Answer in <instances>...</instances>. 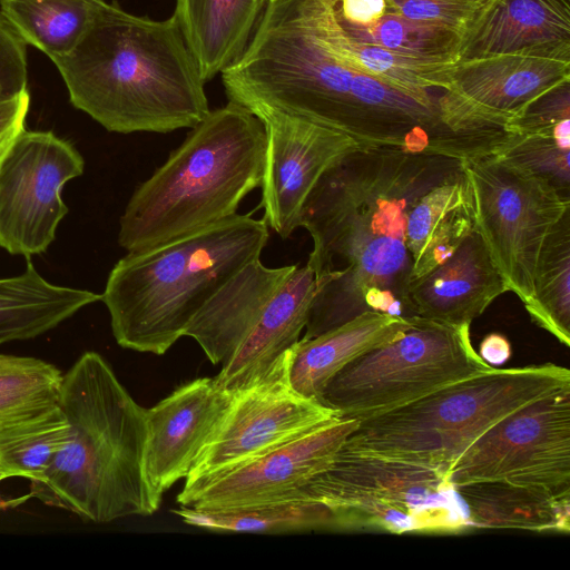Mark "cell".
Masks as SVG:
<instances>
[{
  "label": "cell",
  "instance_id": "6da1fadb",
  "mask_svg": "<svg viewBox=\"0 0 570 570\" xmlns=\"http://www.w3.org/2000/svg\"><path fill=\"white\" fill-rule=\"evenodd\" d=\"M462 167L451 156L366 145L322 175L299 217L317 285L303 340L366 312L417 317L411 285L436 267L428 193Z\"/></svg>",
  "mask_w": 570,
  "mask_h": 570
},
{
  "label": "cell",
  "instance_id": "7a4b0ae2",
  "mask_svg": "<svg viewBox=\"0 0 570 570\" xmlns=\"http://www.w3.org/2000/svg\"><path fill=\"white\" fill-rule=\"evenodd\" d=\"M222 79L228 99L249 111L301 117L363 145L460 159L482 151L444 117L443 92L417 98L351 68L317 38L297 0L266 3L247 48Z\"/></svg>",
  "mask_w": 570,
  "mask_h": 570
},
{
  "label": "cell",
  "instance_id": "3957f363",
  "mask_svg": "<svg viewBox=\"0 0 570 570\" xmlns=\"http://www.w3.org/2000/svg\"><path fill=\"white\" fill-rule=\"evenodd\" d=\"M70 102L118 134L193 128L209 111L175 17L153 20L106 2L78 45L52 61Z\"/></svg>",
  "mask_w": 570,
  "mask_h": 570
},
{
  "label": "cell",
  "instance_id": "277c9868",
  "mask_svg": "<svg viewBox=\"0 0 570 570\" xmlns=\"http://www.w3.org/2000/svg\"><path fill=\"white\" fill-rule=\"evenodd\" d=\"M58 405L69 436L31 481V497L96 523L156 512L161 498L144 468L146 409L99 353L85 352L63 374Z\"/></svg>",
  "mask_w": 570,
  "mask_h": 570
},
{
  "label": "cell",
  "instance_id": "5b68a950",
  "mask_svg": "<svg viewBox=\"0 0 570 570\" xmlns=\"http://www.w3.org/2000/svg\"><path fill=\"white\" fill-rule=\"evenodd\" d=\"M167 160L141 183L119 220L127 253L187 236L237 214L261 187L266 150L262 120L234 101L209 110Z\"/></svg>",
  "mask_w": 570,
  "mask_h": 570
},
{
  "label": "cell",
  "instance_id": "8992f818",
  "mask_svg": "<svg viewBox=\"0 0 570 570\" xmlns=\"http://www.w3.org/2000/svg\"><path fill=\"white\" fill-rule=\"evenodd\" d=\"M254 212L166 244L128 253L110 271L101 301L124 348L165 354L238 269L259 258L269 237Z\"/></svg>",
  "mask_w": 570,
  "mask_h": 570
},
{
  "label": "cell",
  "instance_id": "52a82bcc",
  "mask_svg": "<svg viewBox=\"0 0 570 570\" xmlns=\"http://www.w3.org/2000/svg\"><path fill=\"white\" fill-rule=\"evenodd\" d=\"M564 387L570 371L556 364L492 367L360 420L341 449L446 472L497 421Z\"/></svg>",
  "mask_w": 570,
  "mask_h": 570
},
{
  "label": "cell",
  "instance_id": "ba28073f",
  "mask_svg": "<svg viewBox=\"0 0 570 570\" xmlns=\"http://www.w3.org/2000/svg\"><path fill=\"white\" fill-rule=\"evenodd\" d=\"M299 499L327 505L337 530L403 534L472 528L443 470L342 449L303 487Z\"/></svg>",
  "mask_w": 570,
  "mask_h": 570
},
{
  "label": "cell",
  "instance_id": "9c48e42d",
  "mask_svg": "<svg viewBox=\"0 0 570 570\" xmlns=\"http://www.w3.org/2000/svg\"><path fill=\"white\" fill-rule=\"evenodd\" d=\"M326 48L351 68L422 99L443 88L465 38L409 19L394 0H297Z\"/></svg>",
  "mask_w": 570,
  "mask_h": 570
},
{
  "label": "cell",
  "instance_id": "30bf717a",
  "mask_svg": "<svg viewBox=\"0 0 570 570\" xmlns=\"http://www.w3.org/2000/svg\"><path fill=\"white\" fill-rule=\"evenodd\" d=\"M492 367L473 348L469 324L414 317L399 336L338 371L318 402L340 419L360 421Z\"/></svg>",
  "mask_w": 570,
  "mask_h": 570
},
{
  "label": "cell",
  "instance_id": "8fae6325",
  "mask_svg": "<svg viewBox=\"0 0 570 570\" xmlns=\"http://www.w3.org/2000/svg\"><path fill=\"white\" fill-rule=\"evenodd\" d=\"M472 186L475 223L508 291L527 304L551 228L570 209L544 179L493 154L463 159Z\"/></svg>",
  "mask_w": 570,
  "mask_h": 570
},
{
  "label": "cell",
  "instance_id": "7c38bea8",
  "mask_svg": "<svg viewBox=\"0 0 570 570\" xmlns=\"http://www.w3.org/2000/svg\"><path fill=\"white\" fill-rule=\"evenodd\" d=\"M292 350L232 400L199 451L177 498L340 417L289 381Z\"/></svg>",
  "mask_w": 570,
  "mask_h": 570
},
{
  "label": "cell",
  "instance_id": "4fadbf2b",
  "mask_svg": "<svg viewBox=\"0 0 570 570\" xmlns=\"http://www.w3.org/2000/svg\"><path fill=\"white\" fill-rule=\"evenodd\" d=\"M454 485L507 481L570 494V387L507 414L450 465Z\"/></svg>",
  "mask_w": 570,
  "mask_h": 570
},
{
  "label": "cell",
  "instance_id": "5bb4252c",
  "mask_svg": "<svg viewBox=\"0 0 570 570\" xmlns=\"http://www.w3.org/2000/svg\"><path fill=\"white\" fill-rule=\"evenodd\" d=\"M83 168L69 141L24 129L0 164V246L26 257L46 252L68 212L61 190Z\"/></svg>",
  "mask_w": 570,
  "mask_h": 570
},
{
  "label": "cell",
  "instance_id": "9a60e30c",
  "mask_svg": "<svg viewBox=\"0 0 570 570\" xmlns=\"http://www.w3.org/2000/svg\"><path fill=\"white\" fill-rule=\"evenodd\" d=\"M250 112L262 120L266 132L259 204L263 218L286 239L299 227L305 199L322 175L366 145L301 117L264 108Z\"/></svg>",
  "mask_w": 570,
  "mask_h": 570
},
{
  "label": "cell",
  "instance_id": "2e32d148",
  "mask_svg": "<svg viewBox=\"0 0 570 570\" xmlns=\"http://www.w3.org/2000/svg\"><path fill=\"white\" fill-rule=\"evenodd\" d=\"M358 422L333 421L215 478L177 502L200 510H237L301 500L303 487L332 462Z\"/></svg>",
  "mask_w": 570,
  "mask_h": 570
},
{
  "label": "cell",
  "instance_id": "e0dca14e",
  "mask_svg": "<svg viewBox=\"0 0 570 570\" xmlns=\"http://www.w3.org/2000/svg\"><path fill=\"white\" fill-rule=\"evenodd\" d=\"M570 79V61L532 53L459 60L449 72L443 100L461 124L505 130L531 101Z\"/></svg>",
  "mask_w": 570,
  "mask_h": 570
},
{
  "label": "cell",
  "instance_id": "ac0fdd59",
  "mask_svg": "<svg viewBox=\"0 0 570 570\" xmlns=\"http://www.w3.org/2000/svg\"><path fill=\"white\" fill-rule=\"evenodd\" d=\"M232 396L217 385L215 377H199L146 409L144 468L156 495L163 498L165 491L188 475Z\"/></svg>",
  "mask_w": 570,
  "mask_h": 570
},
{
  "label": "cell",
  "instance_id": "d6986e66",
  "mask_svg": "<svg viewBox=\"0 0 570 570\" xmlns=\"http://www.w3.org/2000/svg\"><path fill=\"white\" fill-rule=\"evenodd\" d=\"M508 291L478 228L446 258L410 288L417 317L471 325L487 307Z\"/></svg>",
  "mask_w": 570,
  "mask_h": 570
},
{
  "label": "cell",
  "instance_id": "ffe728a7",
  "mask_svg": "<svg viewBox=\"0 0 570 570\" xmlns=\"http://www.w3.org/2000/svg\"><path fill=\"white\" fill-rule=\"evenodd\" d=\"M298 265L267 267L256 258L238 269L203 305L185 330L214 364L228 361L264 308Z\"/></svg>",
  "mask_w": 570,
  "mask_h": 570
},
{
  "label": "cell",
  "instance_id": "44dd1931",
  "mask_svg": "<svg viewBox=\"0 0 570 570\" xmlns=\"http://www.w3.org/2000/svg\"><path fill=\"white\" fill-rule=\"evenodd\" d=\"M316 287L311 266H297L233 356L222 364L215 376L222 390L234 393L252 385L295 346L305 328Z\"/></svg>",
  "mask_w": 570,
  "mask_h": 570
},
{
  "label": "cell",
  "instance_id": "7402d4cb",
  "mask_svg": "<svg viewBox=\"0 0 570 570\" xmlns=\"http://www.w3.org/2000/svg\"><path fill=\"white\" fill-rule=\"evenodd\" d=\"M514 52L570 61V0H499L459 60Z\"/></svg>",
  "mask_w": 570,
  "mask_h": 570
},
{
  "label": "cell",
  "instance_id": "603a6c76",
  "mask_svg": "<svg viewBox=\"0 0 570 570\" xmlns=\"http://www.w3.org/2000/svg\"><path fill=\"white\" fill-rule=\"evenodd\" d=\"M413 318L366 312L314 338H299L292 350L289 364L293 389L318 401L338 371L363 353L399 336Z\"/></svg>",
  "mask_w": 570,
  "mask_h": 570
},
{
  "label": "cell",
  "instance_id": "cb8c5ba5",
  "mask_svg": "<svg viewBox=\"0 0 570 570\" xmlns=\"http://www.w3.org/2000/svg\"><path fill=\"white\" fill-rule=\"evenodd\" d=\"M264 0H176L174 17L204 82L244 53Z\"/></svg>",
  "mask_w": 570,
  "mask_h": 570
},
{
  "label": "cell",
  "instance_id": "d4e9b609",
  "mask_svg": "<svg viewBox=\"0 0 570 570\" xmlns=\"http://www.w3.org/2000/svg\"><path fill=\"white\" fill-rule=\"evenodd\" d=\"M472 528L570 530V494L507 481L455 485Z\"/></svg>",
  "mask_w": 570,
  "mask_h": 570
},
{
  "label": "cell",
  "instance_id": "484cf974",
  "mask_svg": "<svg viewBox=\"0 0 570 570\" xmlns=\"http://www.w3.org/2000/svg\"><path fill=\"white\" fill-rule=\"evenodd\" d=\"M100 299V294L48 282L29 263L20 275L0 278V344L45 334Z\"/></svg>",
  "mask_w": 570,
  "mask_h": 570
},
{
  "label": "cell",
  "instance_id": "4316f807",
  "mask_svg": "<svg viewBox=\"0 0 570 570\" xmlns=\"http://www.w3.org/2000/svg\"><path fill=\"white\" fill-rule=\"evenodd\" d=\"M105 0H0V14L23 40L55 61L81 40Z\"/></svg>",
  "mask_w": 570,
  "mask_h": 570
},
{
  "label": "cell",
  "instance_id": "83f0119b",
  "mask_svg": "<svg viewBox=\"0 0 570 570\" xmlns=\"http://www.w3.org/2000/svg\"><path fill=\"white\" fill-rule=\"evenodd\" d=\"M173 512L185 523L210 531L279 533L337 530L332 510L306 499L237 510H200L180 505Z\"/></svg>",
  "mask_w": 570,
  "mask_h": 570
},
{
  "label": "cell",
  "instance_id": "f1b7e54d",
  "mask_svg": "<svg viewBox=\"0 0 570 570\" xmlns=\"http://www.w3.org/2000/svg\"><path fill=\"white\" fill-rule=\"evenodd\" d=\"M531 320L570 345V209L551 228L540 252L534 294L524 304Z\"/></svg>",
  "mask_w": 570,
  "mask_h": 570
},
{
  "label": "cell",
  "instance_id": "f546056e",
  "mask_svg": "<svg viewBox=\"0 0 570 570\" xmlns=\"http://www.w3.org/2000/svg\"><path fill=\"white\" fill-rule=\"evenodd\" d=\"M69 436V423L59 407L12 422L0 429V466L8 478L40 479Z\"/></svg>",
  "mask_w": 570,
  "mask_h": 570
},
{
  "label": "cell",
  "instance_id": "4dcf8cb0",
  "mask_svg": "<svg viewBox=\"0 0 570 570\" xmlns=\"http://www.w3.org/2000/svg\"><path fill=\"white\" fill-rule=\"evenodd\" d=\"M548 181L570 199V118L523 131H507L491 153Z\"/></svg>",
  "mask_w": 570,
  "mask_h": 570
},
{
  "label": "cell",
  "instance_id": "1f68e13d",
  "mask_svg": "<svg viewBox=\"0 0 570 570\" xmlns=\"http://www.w3.org/2000/svg\"><path fill=\"white\" fill-rule=\"evenodd\" d=\"M62 377L41 358L0 353V429L57 405Z\"/></svg>",
  "mask_w": 570,
  "mask_h": 570
},
{
  "label": "cell",
  "instance_id": "d6a6232c",
  "mask_svg": "<svg viewBox=\"0 0 570 570\" xmlns=\"http://www.w3.org/2000/svg\"><path fill=\"white\" fill-rule=\"evenodd\" d=\"M411 20L452 30L468 41L499 0H394ZM465 41V42H466ZM465 45V43H464ZM464 47V46H463Z\"/></svg>",
  "mask_w": 570,
  "mask_h": 570
},
{
  "label": "cell",
  "instance_id": "836d02e7",
  "mask_svg": "<svg viewBox=\"0 0 570 570\" xmlns=\"http://www.w3.org/2000/svg\"><path fill=\"white\" fill-rule=\"evenodd\" d=\"M27 90L26 43L0 14V101Z\"/></svg>",
  "mask_w": 570,
  "mask_h": 570
},
{
  "label": "cell",
  "instance_id": "e575fe53",
  "mask_svg": "<svg viewBox=\"0 0 570 570\" xmlns=\"http://www.w3.org/2000/svg\"><path fill=\"white\" fill-rule=\"evenodd\" d=\"M29 107V90L0 101V164L18 136L26 129Z\"/></svg>",
  "mask_w": 570,
  "mask_h": 570
},
{
  "label": "cell",
  "instance_id": "d590c367",
  "mask_svg": "<svg viewBox=\"0 0 570 570\" xmlns=\"http://www.w3.org/2000/svg\"><path fill=\"white\" fill-rule=\"evenodd\" d=\"M510 343L501 334H489L480 345L479 355L491 366L504 363L510 357Z\"/></svg>",
  "mask_w": 570,
  "mask_h": 570
},
{
  "label": "cell",
  "instance_id": "8d00e7d4",
  "mask_svg": "<svg viewBox=\"0 0 570 570\" xmlns=\"http://www.w3.org/2000/svg\"><path fill=\"white\" fill-rule=\"evenodd\" d=\"M4 479H8V475L0 466V482L3 481ZM10 503H11L10 501H1L0 500V509L10 505Z\"/></svg>",
  "mask_w": 570,
  "mask_h": 570
},
{
  "label": "cell",
  "instance_id": "74e56055",
  "mask_svg": "<svg viewBox=\"0 0 570 570\" xmlns=\"http://www.w3.org/2000/svg\"><path fill=\"white\" fill-rule=\"evenodd\" d=\"M266 3L268 2H274V1H277V0H264Z\"/></svg>",
  "mask_w": 570,
  "mask_h": 570
}]
</instances>
